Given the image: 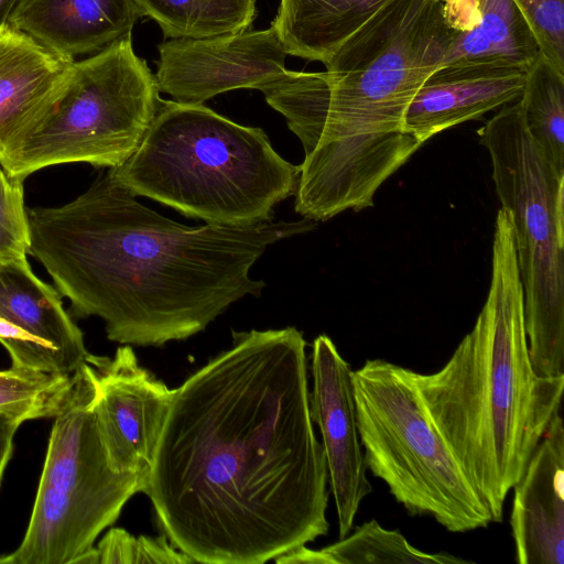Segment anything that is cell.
Here are the masks:
<instances>
[{
	"mask_svg": "<svg viewBox=\"0 0 564 564\" xmlns=\"http://www.w3.org/2000/svg\"><path fill=\"white\" fill-rule=\"evenodd\" d=\"M159 94L155 76L133 51L131 35L124 36L75 61L52 112L0 153V166L21 181L52 165L120 166L144 138L161 101Z\"/></svg>",
	"mask_w": 564,
	"mask_h": 564,
	"instance_id": "9",
	"label": "cell"
},
{
	"mask_svg": "<svg viewBox=\"0 0 564 564\" xmlns=\"http://www.w3.org/2000/svg\"><path fill=\"white\" fill-rule=\"evenodd\" d=\"M529 22L541 54L564 74V0H514Z\"/></svg>",
	"mask_w": 564,
	"mask_h": 564,
	"instance_id": "27",
	"label": "cell"
},
{
	"mask_svg": "<svg viewBox=\"0 0 564 564\" xmlns=\"http://www.w3.org/2000/svg\"><path fill=\"white\" fill-rule=\"evenodd\" d=\"M510 525L520 564H564V427L551 421L514 485Z\"/></svg>",
	"mask_w": 564,
	"mask_h": 564,
	"instance_id": "15",
	"label": "cell"
},
{
	"mask_svg": "<svg viewBox=\"0 0 564 564\" xmlns=\"http://www.w3.org/2000/svg\"><path fill=\"white\" fill-rule=\"evenodd\" d=\"M22 422L0 412V486L13 451V437Z\"/></svg>",
	"mask_w": 564,
	"mask_h": 564,
	"instance_id": "28",
	"label": "cell"
},
{
	"mask_svg": "<svg viewBox=\"0 0 564 564\" xmlns=\"http://www.w3.org/2000/svg\"><path fill=\"white\" fill-rule=\"evenodd\" d=\"M96 376L86 360L54 416L30 522L22 542L0 564H66L94 547L144 481L116 470L96 423Z\"/></svg>",
	"mask_w": 564,
	"mask_h": 564,
	"instance_id": "8",
	"label": "cell"
},
{
	"mask_svg": "<svg viewBox=\"0 0 564 564\" xmlns=\"http://www.w3.org/2000/svg\"><path fill=\"white\" fill-rule=\"evenodd\" d=\"M31 243L23 181L0 166V262L28 259Z\"/></svg>",
	"mask_w": 564,
	"mask_h": 564,
	"instance_id": "26",
	"label": "cell"
},
{
	"mask_svg": "<svg viewBox=\"0 0 564 564\" xmlns=\"http://www.w3.org/2000/svg\"><path fill=\"white\" fill-rule=\"evenodd\" d=\"M393 0H281L272 21L288 55L326 64L339 47Z\"/></svg>",
	"mask_w": 564,
	"mask_h": 564,
	"instance_id": "18",
	"label": "cell"
},
{
	"mask_svg": "<svg viewBox=\"0 0 564 564\" xmlns=\"http://www.w3.org/2000/svg\"><path fill=\"white\" fill-rule=\"evenodd\" d=\"M87 361L96 376L94 412L108 459L145 487L174 389L143 368L130 345L112 358L89 354Z\"/></svg>",
	"mask_w": 564,
	"mask_h": 564,
	"instance_id": "10",
	"label": "cell"
},
{
	"mask_svg": "<svg viewBox=\"0 0 564 564\" xmlns=\"http://www.w3.org/2000/svg\"><path fill=\"white\" fill-rule=\"evenodd\" d=\"M307 379L306 340L289 326L232 332L174 389L142 494L194 563L263 564L327 534Z\"/></svg>",
	"mask_w": 564,
	"mask_h": 564,
	"instance_id": "1",
	"label": "cell"
},
{
	"mask_svg": "<svg viewBox=\"0 0 564 564\" xmlns=\"http://www.w3.org/2000/svg\"><path fill=\"white\" fill-rule=\"evenodd\" d=\"M0 344L13 367L73 375L88 358L61 293L28 259L0 262Z\"/></svg>",
	"mask_w": 564,
	"mask_h": 564,
	"instance_id": "12",
	"label": "cell"
},
{
	"mask_svg": "<svg viewBox=\"0 0 564 564\" xmlns=\"http://www.w3.org/2000/svg\"><path fill=\"white\" fill-rule=\"evenodd\" d=\"M415 373L383 359L352 371L367 469L411 516L454 533L487 528L492 518L431 417Z\"/></svg>",
	"mask_w": 564,
	"mask_h": 564,
	"instance_id": "6",
	"label": "cell"
},
{
	"mask_svg": "<svg viewBox=\"0 0 564 564\" xmlns=\"http://www.w3.org/2000/svg\"><path fill=\"white\" fill-rule=\"evenodd\" d=\"M108 172L132 195L186 217L245 227L272 220L275 205L295 195L301 166L284 160L261 128L203 104L161 99L135 152Z\"/></svg>",
	"mask_w": 564,
	"mask_h": 564,
	"instance_id": "5",
	"label": "cell"
},
{
	"mask_svg": "<svg viewBox=\"0 0 564 564\" xmlns=\"http://www.w3.org/2000/svg\"><path fill=\"white\" fill-rule=\"evenodd\" d=\"M31 252L78 317L97 316L108 339L161 347L203 332L237 301L260 296L250 275L267 248L316 221L189 227L137 200L101 173L72 202L28 210Z\"/></svg>",
	"mask_w": 564,
	"mask_h": 564,
	"instance_id": "2",
	"label": "cell"
},
{
	"mask_svg": "<svg viewBox=\"0 0 564 564\" xmlns=\"http://www.w3.org/2000/svg\"><path fill=\"white\" fill-rule=\"evenodd\" d=\"M452 36L438 0H393L324 64L325 123L300 165L308 200L333 214L373 206L380 186L423 145L405 112Z\"/></svg>",
	"mask_w": 564,
	"mask_h": 564,
	"instance_id": "4",
	"label": "cell"
},
{
	"mask_svg": "<svg viewBox=\"0 0 564 564\" xmlns=\"http://www.w3.org/2000/svg\"><path fill=\"white\" fill-rule=\"evenodd\" d=\"M311 371V416L322 435L341 539L350 533L362 500L372 491L357 427L354 370L323 334L313 343Z\"/></svg>",
	"mask_w": 564,
	"mask_h": 564,
	"instance_id": "13",
	"label": "cell"
},
{
	"mask_svg": "<svg viewBox=\"0 0 564 564\" xmlns=\"http://www.w3.org/2000/svg\"><path fill=\"white\" fill-rule=\"evenodd\" d=\"M279 564H334L324 550H311L305 545L294 547L273 560Z\"/></svg>",
	"mask_w": 564,
	"mask_h": 564,
	"instance_id": "29",
	"label": "cell"
},
{
	"mask_svg": "<svg viewBox=\"0 0 564 564\" xmlns=\"http://www.w3.org/2000/svg\"><path fill=\"white\" fill-rule=\"evenodd\" d=\"M165 39H203L246 31L256 17V0H135Z\"/></svg>",
	"mask_w": 564,
	"mask_h": 564,
	"instance_id": "20",
	"label": "cell"
},
{
	"mask_svg": "<svg viewBox=\"0 0 564 564\" xmlns=\"http://www.w3.org/2000/svg\"><path fill=\"white\" fill-rule=\"evenodd\" d=\"M267 102L286 119L299 138L305 156L316 147L325 123L328 85L324 72L285 70L260 87Z\"/></svg>",
	"mask_w": 564,
	"mask_h": 564,
	"instance_id": "22",
	"label": "cell"
},
{
	"mask_svg": "<svg viewBox=\"0 0 564 564\" xmlns=\"http://www.w3.org/2000/svg\"><path fill=\"white\" fill-rule=\"evenodd\" d=\"M496 193L511 218L533 370L564 375V176L531 138L519 99L478 130Z\"/></svg>",
	"mask_w": 564,
	"mask_h": 564,
	"instance_id": "7",
	"label": "cell"
},
{
	"mask_svg": "<svg viewBox=\"0 0 564 564\" xmlns=\"http://www.w3.org/2000/svg\"><path fill=\"white\" fill-rule=\"evenodd\" d=\"M74 63L9 23L0 30V153L52 112L70 80Z\"/></svg>",
	"mask_w": 564,
	"mask_h": 564,
	"instance_id": "14",
	"label": "cell"
},
{
	"mask_svg": "<svg viewBox=\"0 0 564 564\" xmlns=\"http://www.w3.org/2000/svg\"><path fill=\"white\" fill-rule=\"evenodd\" d=\"M73 375L45 372L11 366L0 370V412L22 423L54 417L61 410Z\"/></svg>",
	"mask_w": 564,
	"mask_h": 564,
	"instance_id": "24",
	"label": "cell"
},
{
	"mask_svg": "<svg viewBox=\"0 0 564 564\" xmlns=\"http://www.w3.org/2000/svg\"><path fill=\"white\" fill-rule=\"evenodd\" d=\"M527 129L557 176H564V74L542 54L519 98Z\"/></svg>",
	"mask_w": 564,
	"mask_h": 564,
	"instance_id": "21",
	"label": "cell"
},
{
	"mask_svg": "<svg viewBox=\"0 0 564 564\" xmlns=\"http://www.w3.org/2000/svg\"><path fill=\"white\" fill-rule=\"evenodd\" d=\"M528 69L497 65L436 68L405 112V128L423 144L434 135L476 120L511 102L523 91Z\"/></svg>",
	"mask_w": 564,
	"mask_h": 564,
	"instance_id": "16",
	"label": "cell"
},
{
	"mask_svg": "<svg viewBox=\"0 0 564 564\" xmlns=\"http://www.w3.org/2000/svg\"><path fill=\"white\" fill-rule=\"evenodd\" d=\"M415 380L440 433L469 482L500 522L509 491L560 412L564 375L532 368L524 296L509 213L497 212L491 278L474 327L448 361Z\"/></svg>",
	"mask_w": 564,
	"mask_h": 564,
	"instance_id": "3",
	"label": "cell"
},
{
	"mask_svg": "<svg viewBox=\"0 0 564 564\" xmlns=\"http://www.w3.org/2000/svg\"><path fill=\"white\" fill-rule=\"evenodd\" d=\"M141 17L135 0H18L8 23L75 59L131 35Z\"/></svg>",
	"mask_w": 564,
	"mask_h": 564,
	"instance_id": "17",
	"label": "cell"
},
{
	"mask_svg": "<svg viewBox=\"0 0 564 564\" xmlns=\"http://www.w3.org/2000/svg\"><path fill=\"white\" fill-rule=\"evenodd\" d=\"M334 564L423 563L454 564L466 560L447 553H426L409 543L399 530H388L370 520L323 549Z\"/></svg>",
	"mask_w": 564,
	"mask_h": 564,
	"instance_id": "23",
	"label": "cell"
},
{
	"mask_svg": "<svg viewBox=\"0 0 564 564\" xmlns=\"http://www.w3.org/2000/svg\"><path fill=\"white\" fill-rule=\"evenodd\" d=\"M160 91L200 105L235 89H260L285 70L286 52L272 26L203 39H171L159 46Z\"/></svg>",
	"mask_w": 564,
	"mask_h": 564,
	"instance_id": "11",
	"label": "cell"
},
{
	"mask_svg": "<svg viewBox=\"0 0 564 564\" xmlns=\"http://www.w3.org/2000/svg\"><path fill=\"white\" fill-rule=\"evenodd\" d=\"M479 11L473 28L453 32L438 67L485 64L529 69L541 50L514 0H479Z\"/></svg>",
	"mask_w": 564,
	"mask_h": 564,
	"instance_id": "19",
	"label": "cell"
},
{
	"mask_svg": "<svg viewBox=\"0 0 564 564\" xmlns=\"http://www.w3.org/2000/svg\"><path fill=\"white\" fill-rule=\"evenodd\" d=\"M100 564H187L194 561L181 552L165 535L133 536L120 528L110 529L95 547Z\"/></svg>",
	"mask_w": 564,
	"mask_h": 564,
	"instance_id": "25",
	"label": "cell"
},
{
	"mask_svg": "<svg viewBox=\"0 0 564 564\" xmlns=\"http://www.w3.org/2000/svg\"><path fill=\"white\" fill-rule=\"evenodd\" d=\"M18 0H0V30L8 23Z\"/></svg>",
	"mask_w": 564,
	"mask_h": 564,
	"instance_id": "30",
	"label": "cell"
}]
</instances>
